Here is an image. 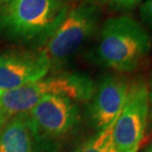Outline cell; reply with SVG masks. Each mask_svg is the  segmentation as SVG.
Returning <instances> with one entry per match:
<instances>
[{
  "instance_id": "cell-10",
  "label": "cell",
  "mask_w": 152,
  "mask_h": 152,
  "mask_svg": "<svg viewBox=\"0 0 152 152\" xmlns=\"http://www.w3.org/2000/svg\"><path fill=\"white\" fill-rule=\"evenodd\" d=\"M113 126L99 132L97 135L86 141L75 152H118L113 143Z\"/></svg>"
},
{
  "instance_id": "cell-14",
  "label": "cell",
  "mask_w": 152,
  "mask_h": 152,
  "mask_svg": "<svg viewBox=\"0 0 152 152\" xmlns=\"http://www.w3.org/2000/svg\"><path fill=\"white\" fill-rule=\"evenodd\" d=\"M3 123H4V121H3V119H2V117H1V115H0V126H1Z\"/></svg>"
},
{
  "instance_id": "cell-9",
  "label": "cell",
  "mask_w": 152,
  "mask_h": 152,
  "mask_svg": "<svg viewBox=\"0 0 152 152\" xmlns=\"http://www.w3.org/2000/svg\"><path fill=\"white\" fill-rule=\"evenodd\" d=\"M34 134L26 114L15 116L0 132V152H34Z\"/></svg>"
},
{
  "instance_id": "cell-7",
  "label": "cell",
  "mask_w": 152,
  "mask_h": 152,
  "mask_svg": "<svg viewBox=\"0 0 152 152\" xmlns=\"http://www.w3.org/2000/svg\"><path fill=\"white\" fill-rule=\"evenodd\" d=\"M45 51H23L0 55V90H11L42 79L49 72Z\"/></svg>"
},
{
  "instance_id": "cell-16",
  "label": "cell",
  "mask_w": 152,
  "mask_h": 152,
  "mask_svg": "<svg viewBox=\"0 0 152 152\" xmlns=\"http://www.w3.org/2000/svg\"><path fill=\"white\" fill-rule=\"evenodd\" d=\"M150 99H151V100H152V94H151V95H150Z\"/></svg>"
},
{
  "instance_id": "cell-2",
  "label": "cell",
  "mask_w": 152,
  "mask_h": 152,
  "mask_svg": "<svg viewBox=\"0 0 152 152\" xmlns=\"http://www.w3.org/2000/svg\"><path fill=\"white\" fill-rule=\"evenodd\" d=\"M67 13L62 0H7L0 11V31L12 39L48 40Z\"/></svg>"
},
{
  "instance_id": "cell-12",
  "label": "cell",
  "mask_w": 152,
  "mask_h": 152,
  "mask_svg": "<svg viewBox=\"0 0 152 152\" xmlns=\"http://www.w3.org/2000/svg\"><path fill=\"white\" fill-rule=\"evenodd\" d=\"M140 15L141 20L152 28V0H145L140 6Z\"/></svg>"
},
{
  "instance_id": "cell-15",
  "label": "cell",
  "mask_w": 152,
  "mask_h": 152,
  "mask_svg": "<svg viewBox=\"0 0 152 152\" xmlns=\"http://www.w3.org/2000/svg\"><path fill=\"white\" fill-rule=\"evenodd\" d=\"M1 94H2V90H0V100H1Z\"/></svg>"
},
{
  "instance_id": "cell-8",
  "label": "cell",
  "mask_w": 152,
  "mask_h": 152,
  "mask_svg": "<svg viewBox=\"0 0 152 152\" xmlns=\"http://www.w3.org/2000/svg\"><path fill=\"white\" fill-rule=\"evenodd\" d=\"M129 89L128 80L120 76H105L93 93L90 115L98 132L115 124L125 103Z\"/></svg>"
},
{
  "instance_id": "cell-11",
  "label": "cell",
  "mask_w": 152,
  "mask_h": 152,
  "mask_svg": "<svg viewBox=\"0 0 152 152\" xmlns=\"http://www.w3.org/2000/svg\"><path fill=\"white\" fill-rule=\"evenodd\" d=\"M102 1L115 10L125 11L134 8L142 0H102Z\"/></svg>"
},
{
  "instance_id": "cell-3",
  "label": "cell",
  "mask_w": 152,
  "mask_h": 152,
  "mask_svg": "<svg viewBox=\"0 0 152 152\" xmlns=\"http://www.w3.org/2000/svg\"><path fill=\"white\" fill-rule=\"evenodd\" d=\"M95 91L94 83L83 74L64 73L35 80L18 88L2 91L0 115L6 118L28 113L49 95L67 96L75 101H87Z\"/></svg>"
},
{
  "instance_id": "cell-4",
  "label": "cell",
  "mask_w": 152,
  "mask_h": 152,
  "mask_svg": "<svg viewBox=\"0 0 152 152\" xmlns=\"http://www.w3.org/2000/svg\"><path fill=\"white\" fill-rule=\"evenodd\" d=\"M150 93L147 83L134 80L112 129V138L118 152H137L144 137L149 113Z\"/></svg>"
},
{
  "instance_id": "cell-13",
  "label": "cell",
  "mask_w": 152,
  "mask_h": 152,
  "mask_svg": "<svg viewBox=\"0 0 152 152\" xmlns=\"http://www.w3.org/2000/svg\"><path fill=\"white\" fill-rule=\"evenodd\" d=\"M146 152H152V144L150 145L149 147L147 148V150H146Z\"/></svg>"
},
{
  "instance_id": "cell-6",
  "label": "cell",
  "mask_w": 152,
  "mask_h": 152,
  "mask_svg": "<svg viewBox=\"0 0 152 152\" xmlns=\"http://www.w3.org/2000/svg\"><path fill=\"white\" fill-rule=\"evenodd\" d=\"M25 114L34 137H62L80 121L77 101L62 95L46 96Z\"/></svg>"
},
{
  "instance_id": "cell-1",
  "label": "cell",
  "mask_w": 152,
  "mask_h": 152,
  "mask_svg": "<svg viewBox=\"0 0 152 152\" xmlns=\"http://www.w3.org/2000/svg\"><path fill=\"white\" fill-rule=\"evenodd\" d=\"M150 35L130 16L107 19L103 24L95 57L103 66L118 72H132L149 54Z\"/></svg>"
},
{
  "instance_id": "cell-17",
  "label": "cell",
  "mask_w": 152,
  "mask_h": 152,
  "mask_svg": "<svg viewBox=\"0 0 152 152\" xmlns=\"http://www.w3.org/2000/svg\"><path fill=\"white\" fill-rule=\"evenodd\" d=\"M1 1H4V0H0V2H1Z\"/></svg>"
},
{
  "instance_id": "cell-5",
  "label": "cell",
  "mask_w": 152,
  "mask_h": 152,
  "mask_svg": "<svg viewBox=\"0 0 152 152\" xmlns=\"http://www.w3.org/2000/svg\"><path fill=\"white\" fill-rule=\"evenodd\" d=\"M100 10L92 3H83L68 10L67 15L47 40L45 53L52 61H62L74 54L94 34Z\"/></svg>"
}]
</instances>
